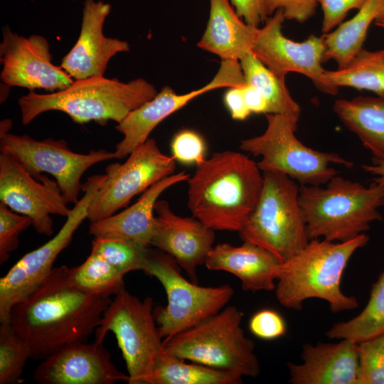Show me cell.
Masks as SVG:
<instances>
[{
  "label": "cell",
  "instance_id": "cell-1",
  "mask_svg": "<svg viewBox=\"0 0 384 384\" xmlns=\"http://www.w3.org/2000/svg\"><path fill=\"white\" fill-rule=\"evenodd\" d=\"M111 302L110 295L75 286L70 268L62 265L12 307L9 323L28 346L31 358L43 360L65 346L87 342Z\"/></svg>",
  "mask_w": 384,
  "mask_h": 384
},
{
  "label": "cell",
  "instance_id": "cell-2",
  "mask_svg": "<svg viewBox=\"0 0 384 384\" xmlns=\"http://www.w3.org/2000/svg\"><path fill=\"white\" fill-rule=\"evenodd\" d=\"M261 171L257 163L237 151H218L205 159L187 181L193 216L214 230L239 233L260 199Z\"/></svg>",
  "mask_w": 384,
  "mask_h": 384
},
{
  "label": "cell",
  "instance_id": "cell-3",
  "mask_svg": "<svg viewBox=\"0 0 384 384\" xmlns=\"http://www.w3.org/2000/svg\"><path fill=\"white\" fill-rule=\"evenodd\" d=\"M369 237L361 234L345 242L311 239L296 255L280 262L277 270L276 297L281 305L301 310L303 302L316 298L326 301L333 313L356 309L358 302L342 292V275L353 253Z\"/></svg>",
  "mask_w": 384,
  "mask_h": 384
},
{
  "label": "cell",
  "instance_id": "cell-4",
  "mask_svg": "<svg viewBox=\"0 0 384 384\" xmlns=\"http://www.w3.org/2000/svg\"><path fill=\"white\" fill-rule=\"evenodd\" d=\"M157 92L154 85L142 78L124 82L93 76L75 80L66 89L49 94L30 90L19 98L18 105L24 125L48 111L64 112L78 124L94 121L105 125L109 120L119 123Z\"/></svg>",
  "mask_w": 384,
  "mask_h": 384
},
{
  "label": "cell",
  "instance_id": "cell-5",
  "mask_svg": "<svg viewBox=\"0 0 384 384\" xmlns=\"http://www.w3.org/2000/svg\"><path fill=\"white\" fill-rule=\"evenodd\" d=\"M299 204L309 240L345 242L382 220L384 185L373 182L365 186L337 174L325 187L301 185Z\"/></svg>",
  "mask_w": 384,
  "mask_h": 384
},
{
  "label": "cell",
  "instance_id": "cell-6",
  "mask_svg": "<svg viewBox=\"0 0 384 384\" xmlns=\"http://www.w3.org/2000/svg\"><path fill=\"white\" fill-rule=\"evenodd\" d=\"M243 313L235 306L164 341L169 354L242 378L260 371L255 343L241 328Z\"/></svg>",
  "mask_w": 384,
  "mask_h": 384
},
{
  "label": "cell",
  "instance_id": "cell-7",
  "mask_svg": "<svg viewBox=\"0 0 384 384\" xmlns=\"http://www.w3.org/2000/svg\"><path fill=\"white\" fill-rule=\"evenodd\" d=\"M263 178L257 206L239 233L243 241L265 248L283 262L310 240L299 204V186L278 172L264 171Z\"/></svg>",
  "mask_w": 384,
  "mask_h": 384
},
{
  "label": "cell",
  "instance_id": "cell-8",
  "mask_svg": "<svg viewBox=\"0 0 384 384\" xmlns=\"http://www.w3.org/2000/svg\"><path fill=\"white\" fill-rule=\"evenodd\" d=\"M267 126L260 136L243 139L239 148L255 156L262 171L285 174L301 185L323 186L338 171L331 164L351 168L353 163L335 152L314 150L296 137L299 117L266 114Z\"/></svg>",
  "mask_w": 384,
  "mask_h": 384
},
{
  "label": "cell",
  "instance_id": "cell-9",
  "mask_svg": "<svg viewBox=\"0 0 384 384\" xmlns=\"http://www.w3.org/2000/svg\"><path fill=\"white\" fill-rule=\"evenodd\" d=\"M114 334L124 359L129 384H148L165 352L164 338L154 316L151 297L143 300L124 288L114 295L97 328L95 341L103 343Z\"/></svg>",
  "mask_w": 384,
  "mask_h": 384
},
{
  "label": "cell",
  "instance_id": "cell-10",
  "mask_svg": "<svg viewBox=\"0 0 384 384\" xmlns=\"http://www.w3.org/2000/svg\"><path fill=\"white\" fill-rule=\"evenodd\" d=\"M156 278L165 289L167 304L154 308L164 341L222 310L233 296L229 284L201 287L185 279L169 254L148 249L143 270Z\"/></svg>",
  "mask_w": 384,
  "mask_h": 384
},
{
  "label": "cell",
  "instance_id": "cell-11",
  "mask_svg": "<svg viewBox=\"0 0 384 384\" xmlns=\"http://www.w3.org/2000/svg\"><path fill=\"white\" fill-rule=\"evenodd\" d=\"M105 174L93 175L82 184L83 196L75 204L60 230L39 247L25 254L0 279V324L9 322L12 307L50 275L58 255L87 218V209Z\"/></svg>",
  "mask_w": 384,
  "mask_h": 384
},
{
  "label": "cell",
  "instance_id": "cell-12",
  "mask_svg": "<svg viewBox=\"0 0 384 384\" xmlns=\"http://www.w3.org/2000/svg\"><path fill=\"white\" fill-rule=\"evenodd\" d=\"M0 151L12 155L35 178L52 175L68 203H75L82 191L81 178L91 166L114 158V151L92 150L87 154L72 151L65 139H35L0 128Z\"/></svg>",
  "mask_w": 384,
  "mask_h": 384
},
{
  "label": "cell",
  "instance_id": "cell-13",
  "mask_svg": "<svg viewBox=\"0 0 384 384\" xmlns=\"http://www.w3.org/2000/svg\"><path fill=\"white\" fill-rule=\"evenodd\" d=\"M176 160L164 154L149 138L133 150L124 163H113L87 209L90 223L107 218L125 207L131 199L161 179L174 174Z\"/></svg>",
  "mask_w": 384,
  "mask_h": 384
},
{
  "label": "cell",
  "instance_id": "cell-14",
  "mask_svg": "<svg viewBox=\"0 0 384 384\" xmlns=\"http://www.w3.org/2000/svg\"><path fill=\"white\" fill-rule=\"evenodd\" d=\"M284 20L282 9L269 17L265 25L257 28L252 52L278 76L285 78L289 73H297L309 78L321 92L337 95L338 88L327 81L321 66L326 50L322 36L311 35L304 41H294L282 33Z\"/></svg>",
  "mask_w": 384,
  "mask_h": 384
},
{
  "label": "cell",
  "instance_id": "cell-15",
  "mask_svg": "<svg viewBox=\"0 0 384 384\" xmlns=\"http://www.w3.org/2000/svg\"><path fill=\"white\" fill-rule=\"evenodd\" d=\"M0 202L29 217L38 234L53 233L51 215L68 217L71 209L57 181L42 174L33 177L9 153L0 152Z\"/></svg>",
  "mask_w": 384,
  "mask_h": 384
},
{
  "label": "cell",
  "instance_id": "cell-16",
  "mask_svg": "<svg viewBox=\"0 0 384 384\" xmlns=\"http://www.w3.org/2000/svg\"><path fill=\"white\" fill-rule=\"evenodd\" d=\"M0 59L1 79L9 87L43 89L53 92L66 89L74 82L60 65L52 63L50 44L40 35L24 37L12 31L9 26H4Z\"/></svg>",
  "mask_w": 384,
  "mask_h": 384
},
{
  "label": "cell",
  "instance_id": "cell-17",
  "mask_svg": "<svg viewBox=\"0 0 384 384\" xmlns=\"http://www.w3.org/2000/svg\"><path fill=\"white\" fill-rule=\"evenodd\" d=\"M40 384H114L128 383L111 361L103 343L68 345L42 361L33 374Z\"/></svg>",
  "mask_w": 384,
  "mask_h": 384
},
{
  "label": "cell",
  "instance_id": "cell-18",
  "mask_svg": "<svg viewBox=\"0 0 384 384\" xmlns=\"http://www.w3.org/2000/svg\"><path fill=\"white\" fill-rule=\"evenodd\" d=\"M236 84L233 70L221 65L211 81L203 87L188 93L178 95L171 87L164 86L150 100L132 111L115 127L123 134L116 144L115 159H124L144 143L153 129L167 117L180 110L190 101L206 92L221 87H231Z\"/></svg>",
  "mask_w": 384,
  "mask_h": 384
},
{
  "label": "cell",
  "instance_id": "cell-19",
  "mask_svg": "<svg viewBox=\"0 0 384 384\" xmlns=\"http://www.w3.org/2000/svg\"><path fill=\"white\" fill-rule=\"evenodd\" d=\"M154 211L157 215L151 246L171 255L191 282L198 284L196 269L205 264L213 247L215 230L193 216L177 215L164 200L156 201Z\"/></svg>",
  "mask_w": 384,
  "mask_h": 384
},
{
  "label": "cell",
  "instance_id": "cell-20",
  "mask_svg": "<svg viewBox=\"0 0 384 384\" xmlns=\"http://www.w3.org/2000/svg\"><path fill=\"white\" fill-rule=\"evenodd\" d=\"M111 11L101 0H85L79 37L63 58L60 67L73 79L104 76L110 59L129 50L127 41L103 34L105 21Z\"/></svg>",
  "mask_w": 384,
  "mask_h": 384
},
{
  "label": "cell",
  "instance_id": "cell-21",
  "mask_svg": "<svg viewBox=\"0 0 384 384\" xmlns=\"http://www.w3.org/2000/svg\"><path fill=\"white\" fill-rule=\"evenodd\" d=\"M358 343L340 339L334 343H306L301 363L289 362L292 384H357Z\"/></svg>",
  "mask_w": 384,
  "mask_h": 384
},
{
  "label": "cell",
  "instance_id": "cell-22",
  "mask_svg": "<svg viewBox=\"0 0 384 384\" xmlns=\"http://www.w3.org/2000/svg\"><path fill=\"white\" fill-rule=\"evenodd\" d=\"M186 171L174 174L156 183L131 206L107 218L92 222L89 233L94 238H112L148 248L156 229L154 206L160 195L167 188L188 181Z\"/></svg>",
  "mask_w": 384,
  "mask_h": 384
},
{
  "label": "cell",
  "instance_id": "cell-23",
  "mask_svg": "<svg viewBox=\"0 0 384 384\" xmlns=\"http://www.w3.org/2000/svg\"><path fill=\"white\" fill-rule=\"evenodd\" d=\"M280 262L268 250L248 241L240 246L219 243L213 246L205 261L210 270L230 272L241 282L245 291L275 289L277 270Z\"/></svg>",
  "mask_w": 384,
  "mask_h": 384
},
{
  "label": "cell",
  "instance_id": "cell-24",
  "mask_svg": "<svg viewBox=\"0 0 384 384\" xmlns=\"http://www.w3.org/2000/svg\"><path fill=\"white\" fill-rule=\"evenodd\" d=\"M258 28L239 17L229 0H210L208 21L197 46L221 60H240L252 51Z\"/></svg>",
  "mask_w": 384,
  "mask_h": 384
},
{
  "label": "cell",
  "instance_id": "cell-25",
  "mask_svg": "<svg viewBox=\"0 0 384 384\" xmlns=\"http://www.w3.org/2000/svg\"><path fill=\"white\" fill-rule=\"evenodd\" d=\"M333 109L343 125L371 152L373 158L384 161V99L364 96L339 99Z\"/></svg>",
  "mask_w": 384,
  "mask_h": 384
},
{
  "label": "cell",
  "instance_id": "cell-26",
  "mask_svg": "<svg viewBox=\"0 0 384 384\" xmlns=\"http://www.w3.org/2000/svg\"><path fill=\"white\" fill-rule=\"evenodd\" d=\"M383 16L384 0H367L352 18L322 35L326 46L324 63L334 60L338 69L346 67L363 48L372 22Z\"/></svg>",
  "mask_w": 384,
  "mask_h": 384
},
{
  "label": "cell",
  "instance_id": "cell-27",
  "mask_svg": "<svg viewBox=\"0 0 384 384\" xmlns=\"http://www.w3.org/2000/svg\"><path fill=\"white\" fill-rule=\"evenodd\" d=\"M247 85L257 88L268 103V114L300 117L301 107L291 96L285 78L270 70L250 51L240 60Z\"/></svg>",
  "mask_w": 384,
  "mask_h": 384
},
{
  "label": "cell",
  "instance_id": "cell-28",
  "mask_svg": "<svg viewBox=\"0 0 384 384\" xmlns=\"http://www.w3.org/2000/svg\"><path fill=\"white\" fill-rule=\"evenodd\" d=\"M324 75L337 88L368 90L384 99V48L370 51L363 48L346 67L325 70Z\"/></svg>",
  "mask_w": 384,
  "mask_h": 384
},
{
  "label": "cell",
  "instance_id": "cell-29",
  "mask_svg": "<svg viewBox=\"0 0 384 384\" xmlns=\"http://www.w3.org/2000/svg\"><path fill=\"white\" fill-rule=\"evenodd\" d=\"M240 378L164 352L148 384H241Z\"/></svg>",
  "mask_w": 384,
  "mask_h": 384
},
{
  "label": "cell",
  "instance_id": "cell-30",
  "mask_svg": "<svg viewBox=\"0 0 384 384\" xmlns=\"http://www.w3.org/2000/svg\"><path fill=\"white\" fill-rule=\"evenodd\" d=\"M384 331V271L373 284L365 308L353 319L335 324L327 332L331 339H350L357 343Z\"/></svg>",
  "mask_w": 384,
  "mask_h": 384
},
{
  "label": "cell",
  "instance_id": "cell-31",
  "mask_svg": "<svg viewBox=\"0 0 384 384\" xmlns=\"http://www.w3.org/2000/svg\"><path fill=\"white\" fill-rule=\"evenodd\" d=\"M124 276L92 251L81 265L70 268L73 283L80 289L92 294L114 296L124 288Z\"/></svg>",
  "mask_w": 384,
  "mask_h": 384
},
{
  "label": "cell",
  "instance_id": "cell-32",
  "mask_svg": "<svg viewBox=\"0 0 384 384\" xmlns=\"http://www.w3.org/2000/svg\"><path fill=\"white\" fill-rule=\"evenodd\" d=\"M31 352L28 346L14 331L9 322L0 325V384L23 381V368Z\"/></svg>",
  "mask_w": 384,
  "mask_h": 384
},
{
  "label": "cell",
  "instance_id": "cell-33",
  "mask_svg": "<svg viewBox=\"0 0 384 384\" xmlns=\"http://www.w3.org/2000/svg\"><path fill=\"white\" fill-rule=\"evenodd\" d=\"M148 249L119 239L94 238L91 251L125 275L132 271L143 270Z\"/></svg>",
  "mask_w": 384,
  "mask_h": 384
},
{
  "label": "cell",
  "instance_id": "cell-34",
  "mask_svg": "<svg viewBox=\"0 0 384 384\" xmlns=\"http://www.w3.org/2000/svg\"><path fill=\"white\" fill-rule=\"evenodd\" d=\"M357 384H384V331L358 343Z\"/></svg>",
  "mask_w": 384,
  "mask_h": 384
},
{
  "label": "cell",
  "instance_id": "cell-35",
  "mask_svg": "<svg viewBox=\"0 0 384 384\" xmlns=\"http://www.w3.org/2000/svg\"><path fill=\"white\" fill-rule=\"evenodd\" d=\"M33 225L32 220L0 202V264L5 263L19 245V235Z\"/></svg>",
  "mask_w": 384,
  "mask_h": 384
},
{
  "label": "cell",
  "instance_id": "cell-36",
  "mask_svg": "<svg viewBox=\"0 0 384 384\" xmlns=\"http://www.w3.org/2000/svg\"><path fill=\"white\" fill-rule=\"evenodd\" d=\"M206 149L202 137L190 129L178 132L171 143L172 157L184 164L197 165L206 159Z\"/></svg>",
  "mask_w": 384,
  "mask_h": 384
},
{
  "label": "cell",
  "instance_id": "cell-37",
  "mask_svg": "<svg viewBox=\"0 0 384 384\" xmlns=\"http://www.w3.org/2000/svg\"><path fill=\"white\" fill-rule=\"evenodd\" d=\"M249 329L256 337L270 341L284 336L287 324L279 312L264 309L252 316L249 321Z\"/></svg>",
  "mask_w": 384,
  "mask_h": 384
},
{
  "label": "cell",
  "instance_id": "cell-38",
  "mask_svg": "<svg viewBox=\"0 0 384 384\" xmlns=\"http://www.w3.org/2000/svg\"><path fill=\"white\" fill-rule=\"evenodd\" d=\"M267 17L272 16L277 10L282 9L287 20L304 23L316 12L317 0H262Z\"/></svg>",
  "mask_w": 384,
  "mask_h": 384
},
{
  "label": "cell",
  "instance_id": "cell-39",
  "mask_svg": "<svg viewBox=\"0 0 384 384\" xmlns=\"http://www.w3.org/2000/svg\"><path fill=\"white\" fill-rule=\"evenodd\" d=\"M367 0H317L323 12L321 31L331 32L343 23L348 11L362 8Z\"/></svg>",
  "mask_w": 384,
  "mask_h": 384
},
{
  "label": "cell",
  "instance_id": "cell-40",
  "mask_svg": "<svg viewBox=\"0 0 384 384\" xmlns=\"http://www.w3.org/2000/svg\"><path fill=\"white\" fill-rule=\"evenodd\" d=\"M237 14L249 26L258 28L268 17L262 0H230Z\"/></svg>",
  "mask_w": 384,
  "mask_h": 384
},
{
  "label": "cell",
  "instance_id": "cell-41",
  "mask_svg": "<svg viewBox=\"0 0 384 384\" xmlns=\"http://www.w3.org/2000/svg\"><path fill=\"white\" fill-rule=\"evenodd\" d=\"M225 92L224 102L233 119L244 120L251 112L243 95V87H231Z\"/></svg>",
  "mask_w": 384,
  "mask_h": 384
},
{
  "label": "cell",
  "instance_id": "cell-42",
  "mask_svg": "<svg viewBox=\"0 0 384 384\" xmlns=\"http://www.w3.org/2000/svg\"><path fill=\"white\" fill-rule=\"evenodd\" d=\"M243 95L246 105L251 113L268 114V103L257 88L246 84L243 87Z\"/></svg>",
  "mask_w": 384,
  "mask_h": 384
},
{
  "label": "cell",
  "instance_id": "cell-43",
  "mask_svg": "<svg viewBox=\"0 0 384 384\" xmlns=\"http://www.w3.org/2000/svg\"><path fill=\"white\" fill-rule=\"evenodd\" d=\"M363 170L375 176L373 182L384 185V161L372 159L370 164H363Z\"/></svg>",
  "mask_w": 384,
  "mask_h": 384
},
{
  "label": "cell",
  "instance_id": "cell-44",
  "mask_svg": "<svg viewBox=\"0 0 384 384\" xmlns=\"http://www.w3.org/2000/svg\"><path fill=\"white\" fill-rule=\"evenodd\" d=\"M374 23L377 26L384 28V16L376 19Z\"/></svg>",
  "mask_w": 384,
  "mask_h": 384
}]
</instances>
